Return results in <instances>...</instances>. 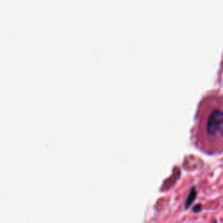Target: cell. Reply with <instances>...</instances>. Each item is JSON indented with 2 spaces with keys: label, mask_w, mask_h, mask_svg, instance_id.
<instances>
[{
  "label": "cell",
  "mask_w": 223,
  "mask_h": 223,
  "mask_svg": "<svg viewBox=\"0 0 223 223\" xmlns=\"http://www.w3.org/2000/svg\"><path fill=\"white\" fill-rule=\"evenodd\" d=\"M201 205H197V206L193 208V211H194V212H198V210H201Z\"/></svg>",
  "instance_id": "cell-3"
},
{
  "label": "cell",
  "mask_w": 223,
  "mask_h": 223,
  "mask_svg": "<svg viewBox=\"0 0 223 223\" xmlns=\"http://www.w3.org/2000/svg\"><path fill=\"white\" fill-rule=\"evenodd\" d=\"M196 195H197V192H196V189L195 187H193L191 190H190V193L187 196V199L186 201V203H185V206H186V208H188L190 207V205L193 202L194 199L196 198Z\"/></svg>",
  "instance_id": "cell-2"
},
{
  "label": "cell",
  "mask_w": 223,
  "mask_h": 223,
  "mask_svg": "<svg viewBox=\"0 0 223 223\" xmlns=\"http://www.w3.org/2000/svg\"><path fill=\"white\" fill-rule=\"evenodd\" d=\"M198 138L208 152L223 150V97L210 98L201 109Z\"/></svg>",
  "instance_id": "cell-1"
}]
</instances>
